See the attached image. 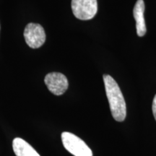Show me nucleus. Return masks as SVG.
<instances>
[{
  "label": "nucleus",
  "mask_w": 156,
  "mask_h": 156,
  "mask_svg": "<svg viewBox=\"0 0 156 156\" xmlns=\"http://www.w3.org/2000/svg\"><path fill=\"white\" fill-rule=\"evenodd\" d=\"M44 83L51 93L55 95H61L69 87L67 78L60 73H51L46 75Z\"/></svg>",
  "instance_id": "nucleus-5"
},
{
  "label": "nucleus",
  "mask_w": 156,
  "mask_h": 156,
  "mask_svg": "<svg viewBox=\"0 0 156 156\" xmlns=\"http://www.w3.org/2000/svg\"><path fill=\"white\" fill-rule=\"evenodd\" d=\"M103 77L112 116L117 122H123L126 116V107L122 90L112 76L103 75Z\"/></svg>",
  "instance_id": "nucleus-1"
},
{
  "label": "nucleus",
  "mask_w": 156,
  "mask_h": 156,
  "mask_svg": "<svg viewBox=\"0 0 156 156\" xmlns=\"http://www.w3.org/2000/svg\"><path fill=\"white\" fill-rule=\"evenodd\" d=\"M24 38L26 44L32 48H40L46 41V33L40 24L30 23L24 30Z\"/></svg>",
  "instance_id": "nucleus-4"
},
{
  "label": "nucleus",
  "mask_w": 156,
  "mask_h": 156,
  "mask_svg": "<svg viewBox=\"0 0 156 156\" xmlns=\"http://www.w3.org/2000/svg\"><path fill=\"white\" fill-rule=\"evenodd\" d=\"M12 148L16 156H41L28 142L22 138L16 137L13 140Z\"/></svg>",
  "instance_id": "nucleus-7"
},
{
  "label": "nucleus",
  "mask_w": 156,
  "mask_h": 156,
  "mask_svg": "<svg viewBox=\"0 0 156 156\" xmlns=\"http://www.w3.org/2000/svg\"><path fill=\"white\" fill-rule=\"evenodd\" d=\"M74 15L81 20L93 19L98 12L97 0H72Z\"/></svg>",
  "instance_id": "nucleus-3"
},
{
  "label": "nucleus",
  "mask_w": 156,
  "mask_h": 156,
  "mask_svg": "<svg viewBox=\"0 0 156 156\" xmlns=\"http://www.w3.org/2000/svg\"><path fill=\"white\" fill-rule=\"evenodd\" d=\"M152 109H153V116H154V117H155V119L156 121V95H155V97H154V98H153Z\"/></svg>",
  "instance_id": "nucleus-8"
},
{
  "label": "nucleus",
  "mask_w": 156,
  "mask_h": 156,
  "mask_svg": "<svg viewBox=\"0 0 156 156\" xmlns=\"http://www.w3.org/2000/svg\"><path fill=\"white\" fill-rule=\"evenodd\" d=\"M145 2L143 0H137L133 9V15L136 21V28L137 36H144L146 34V25L144 12H145Z\"/></svg>",
  "instance_id": "nucleus-6"
},
{
  "label": "nucleus",
  "mask_w": 156,
  "mask_h": 156,
  "mask_svg": "<svg viewBox=\"0 0 156 156\" xmlns=\"http://www.w3.org/2000/svg\"><path fill=\"white\" fill-rule=\"evenodd\" d=\"M62 141L65 149L73 155L93 156L92 151L87 144L71 132H62Z\"/></svg>",
  "instance_id": "nucleus-2"
}]
</instances>
